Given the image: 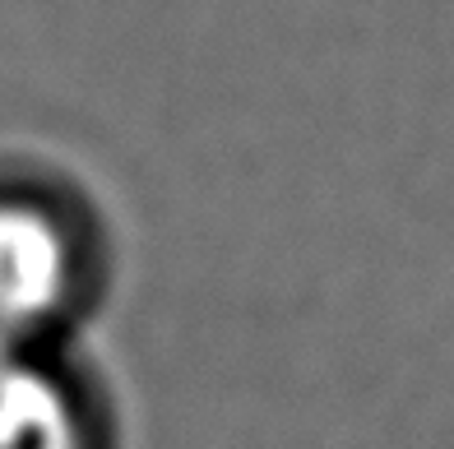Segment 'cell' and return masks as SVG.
I'll return each instance as SVG.
<instances>
[{
    "mask_svg": "<svg viewBox=\"0 0 454 449\" xmlns=\"http://www.w3.org/2000/svg\"><path fill=\"white\" fill-rule=\"evenodd\" d=\"M0 449H116L112 399L70 343H0Z\"/></svg>",
    "mask_w": 454,
    "mask_h": 449,
    "instance_id": "7a4b0ae2",
    "label": "cell"
},
{
    "mask_svg": "<svg viewBox=\"0 0 454 449\" xmlns=\"http://www.w3.org/2000/svg\"><path fill=\"white\" fill-rule=\"evenodd\" d=\"M112 241L66 176L0 167V343H70L107 292Z\"/></svg>",
    "mask_w": 454,
    "mask_h": 449,
    "instance_id": "6da1fadb",
    "label": "cell"
}]
</instances>
